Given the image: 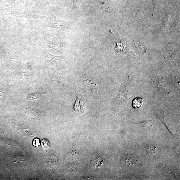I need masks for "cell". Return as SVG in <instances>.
I'll use <instances>...</instances> for the list:
<instances>
[{
    "mask_svg": "<svg viewBox=\"0 0 180 180\" xmlns=\"http://www.w3.org/2000/svg\"><path fill=\"white\" fill-rule=\"evenodd\" d=\"M46 22L47 27L56 28L66 32H69L74 30L72 22L63 20L53 14L47 16Z\"/></svg>",
    "mask_w": 180,
    "mask_h": 180,
    "instance_id": "1",
    "label": "cell"
},
{
    "mask_svg": "<svg viewBox=\"0 0 180 180\" xmlns=\"http://www.w3.org/2000/svg\"><path fill=\"white\" fill-rule=\"evenodd\" d=\"M49 48L53 49L59 52L62 51L63 46V42L58 39H53L49 41Z\"/></svg>",
    "mask_w": 180,
    "mask_h": 180,
    "instance_id": "2",
    "label": "cell"
},
{
    "mask_svg": "<svg viewBox=\"0 0 180 180\" xmlns=\"http://www.w3.org/2000/svg\"><path fill=\"white\" fill-rule=\"evenodd\" d=\"M27 113L30 117H34L41 115V112L39 110L34 108H30L27 110Z\"/></svg>",
    "mask_w": 180,
    "mask_h": 180,
    "instance_id": "3",
    "label": "cell"
},
{
    "mask_svg": "<svg viewBox=\"0 0 180 180\" xmlns=\"http://www.w3.org/2000/svg\"><path fill=\"white\" fill-rule=\"evenodd\" d=\"M143 101L142 98L140 97L135 98L132 102V106L135 108H137L141 107L143 105Z\"/></svg>",
    "mask_w": 180,
    "mask_h": 180,
    "instance_id": "4",
    "label": "cell"
},
{
    "mask_svg": "<svg viewBox=\"0 0 180 180\" xmlns=\"http://www.w3.org/2000/svg\"><path fill=\"white\" fill-rule=\"evenodd\" d=\"M73 3L72 7V10L75 12L76 15L79 13V8L81 4L82 0H73Z\"/></svg>",
    "mask_w": 180,
    "mask_h": 180,
    "instance_id": "5",
    "label": "cell"
},
{
    "mask_svg": "<svg viewBox=\"0 0 180 180\" xmlns=\"http://www.w3.org/2000/svg\"><path fill=\"white\" fill-rule=\"evenodd\" d=\"M44 93L42 92H38L31 94L28 96L27 98L26 101H32L36 100V99L39 98L41 97L42 94Z\"/></svg>",
    "mask_w": 180,
    "mask_h": 180,
    "instance_id": "6",
    "label": "cell"
},
{
    "mask_svg": "<svg viewBox=\"0 0 180 180\" xmlns=\"http://www.w3.org/2000/svg\"><path fill=\"white\" fill-rule=\"evenodd\" d=\"M96 1L99 6L104 11L107 13H108L110 11V8L109 7L105 2L100 1V0H96Z\"/></svg>",
    "mask_w": 180,
    "mask_h": 180,
    "instance_id": "7",
    "label": "cell"
},
{
    "mask_svg": "<svg viewBox=\"0 0 180 180\" xmlns=\"http://www.w3.org/2000/svg\"><path fill=\"white\" fill-rule=\"evenodd\" d=\"M103 160L100 158H96L95 159L94 163L95 166L98 167H100L103 164Z\"/></svg>",
    "mask_w": 180,
    "mask_h": 180,
    "instance_id": "8",
    "label": "cell"
},
{
    "mask_svg": "<svg viewBox=\"0 0 180 180\" xmlns=\"http://www.w3.org/2000/svg\"><path fill=\"white\" fill-rule=\"evenodd\" d=\"M79 103V101L77 100L75 103V110L77 112H80V107Z\"/></svg>",
    "mask_w": 180,
    "mask_h": 180,
    "instance_id": "9",
    "label": "cell"
}]
</instances>
